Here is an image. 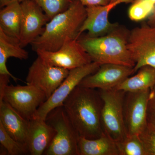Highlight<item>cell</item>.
I'll return each instance as SVG.
<instances>
[{
	"instance_id": "obj_5",
	"label": "cell",
	"mask_w": 155,
	"mask_h": 155,
	"mask_svg": "<svg viewBox=\"0 0 155 155\" xmlns=\"http://www.w3.org/2000/svg\"><path fill=\"white\" fill-rule=\"evenodd\" d=\"M98 90L104 102L102 123L104 132L116 142L122 141L127 135L124 115L126 92L115 88Z\"/></svg>"
},
{
	"instance_id": "obj_3",
	"label": "cell",
	"mask_w": 155,
	"mask_h": 155,
	"mask_svg": "<svg viewBox=\"0 0 155 155\" xmlns=\"http://www.w3.org/2000/svg\"><path fill=\"white\" fill-rule=\"evenodd\" d=\"M86 16V7L78 0H74L68 10L47 22L41 35L31 44L32 50L55 51L66 42L77 39Z\"/></svg>"
},
{
	"instance_id": "obj_29",
	"label": "cell",
	"mask_w": 155,
	"mask_h": 155,
	"mask_svg": "<svg viewBox=\"0 0 155 155\" xmlns=\"http://www.w3.org/2000/svg\"><path fill=\"white\" fill-rule=\"evenodd\" d=\"M25 1V0H0V7L1 8H3L14 1H18L19 2L21 3Z\"/></svg>"
},
{
	"instance_id": "obj_12",
	"label": "cell",
	"mask_w": 155,
	"mask_h": 155,
	"mask_svg": "<svg viewBox=\"0 0 155 155\" xmlns=\"http://www.w3.org/2000/svg\"><path fill=\"white\" fill-rule=\"evenodd\" d=\"M134 73L133 67L119 64H102L94 73L84 78L78 85L103 90L111 89Z\"/></svg>"
},
{
	"instance_id": "obj_21",
	"label": "cell",
	"mask_w": 155,
	"mask_h": 155,
	"mask_svg": "<svg viewBox=\"0 0 155 155\" xmlns=\"http://www.w3.org/2000/svg\"><path fill=\"white\" fill-rule=\"evenodd\" d=\"M116 143L119 155H147L138 135H127Z\"/></svg>"
},
{
	"instance_id": "obj_4",
	"label": "cell",
	"mask_w": 155,
	"mask_h": 155,
	"mask_svg": "<svg viewBox=\"0 0 155 155\" xmlns=\"http://www.w3.org/2000/svg\"><path fill=\"white\" fill-rule=\"evenodd\" d=\"M46 122L56 131L46 155H79V136L73 127L63 106L53 109L48 114Z\"/></svg>"
},
{
	"instance_id": "obj_13",
	"label": "cell",
	"mask_w": 155,
	"mask_h": 155,
	"mask_svg": "<svg viewBox=\"0 0 155 155\" xmlns=\"http://www.w3.org/2000/svg\"><path fill=\"white\" fill-rule=\"evenodd\" d=\"M21 5L22 18L19 41L24 48L41 35L50 20L41 8L31 0H25Z\"/></svg>"
},
{
	"instance_id": "obj_1",
	"label": "cell",
	"mask_w": 155,
	"mask_h": 155,
	"mask_svg": "<svg viewBox=\"0 0 155 155\" xmlns=\"http://www.w3.org/2000/svg\"><path fill=\"white\" fill-rule=\"evenodd\" d=\"M103 104L99 90L78 85L63 106L78 136L94 139L104 132L102 123Z\"/></svg>"
},
{
	"instance_id": "obj_7",
	"label": "cell",
	"mask_w": 155,
	"mask_h": 155,
	"mask_svg": "<svg viewBox=\"0 0 155 155\" xmlns=\"http://www.w3.org/2000/svg\"><path fill=\"white\" fill-rule=\"evenodd\" d=\"M101 64L92 62L82 67L69 70L64 81L38 109L34 118L45 120L49 113L53 109L63 106L64 101L84 78L94 73Z\"/></svg>"
},
{
	"instance_id": "obj_25",
	"label": "cell",
	"mask_w": 155,
	"mask_h": 155,
	"mask_svg": "<svg viewBox=\"0 0 155 155\" xmlns=\"http://www.w3.org/2000/svg\"><path fill=\"white\" fill-rule=\"evenodd\" d=\"M147 155H155V127L148 121L147 124L138 135Z\"/></svg>"
},
{
	"instance_id": "obj_28",
	"label": "cell",
	"mask_w": 155,
	"mask_h": 155,
	"mask_svg": "<svg viewBox=\"0 0 155 155\" xmlns=\"http://www.w3.org/2000/svg\"><path fill=\"white\" fill-rule=\"evenodd\" d=\"M147 23L151 26H155V5L152 13L147 18Z\"/></svg>"
},
{
	"instance_id": "obj_11",
	"label": "cell",
	"mask_w": 155,
	"mask_h": 155,
	"mask_svg": "<svg viewBox=\"0 0 155 155\" xmlns=\"http://www.w3.org/2000/svg\"><path fill=\"white\" fill-rule=\"evenodd\" d=\"M150 91L149 89L126 92L124 115L127 135H139L147 124Z\"/></svg>"
},
{
	"instance_id": "obj_9",
	"label": "cell",
	"mask_w": 155,
	"mask_h": 155,
	"mask_svg": "<svg viewBox=\"0 0 155 155\" xmlns=\"http://www.w3.org/2000/svg\"><path fill=\"white\" fill-rule=\"evenodd\" d=\"M35 52L38 56L46 64L69 70L92 62L88 54L77 39L66 42L59 50L55 51L38 50Z\"/></svg>"
},
{
	"instance_id": "obj_14",
	"label": "cell",
	"mask_w": 155,
	"mask_h": 155,
	"mask_svg": "<svg viewBox=\"0 0 155 155\" xmlns=\"http://www.w3.org/2000/svg\"><path fill=\"white\" fill-rule=\"evenodd\" d=\"M134 0H118L106 6H92L86 7V19L81 27L78 37L87 31L91 37H98L107 34L119 25L111 23L108 19L109 13L114 7L121 3L133 2Z\"/></svg>"
},
{
	"instance_id": "obj_17",
	"label": "cell",
	"mask_w": 155,
	"mask_h": 155,
	"mask_svg": "<svg viewBox=\"0 0 155 155\" xmlns=\"http://www.w3.org/2000/svg\"><path fill=\"white\" fill-rule=\"evenodd\" d=\"M28 55V52L21 46L19 41L8 36L0 29V75H10L17 82L19 79L9 72L6 65L7 61L10 58L27 60Z\"/></svg>"
},
{
	"instance_id": "obj_18",
	"label": "cell",
	"mask_w": 155,
	"mask_h": 155,
	"mask_svg": "<svg viewBox=\"0 0 155 155\" xmlns=\"http://www.w3.org/2000/svg\"><path fill=\"white\" fill-rule=\"evenodd\" d=\"M22 18L21 3L18 1L10 3L0 10V29L19 41Z\"/></svg>"
},
{
	"instance_id": "obj_8",
	"label": "cell",
	"mask_w": 155,
	"mask_h": 155,
	"mask_svg": "<svg viewBox=\"0 0 155 155\" xmlns=\"http://www.w3.org/2000/svg\"><path fill=\"white\" fill-rule=\"evenodd\" d=\"M127 48L135 63V73L143 66L155 67V26L144 23L130 31Z\"/></svg>"
},
{
	"instance_id": "obj_30",
	"label": "cell",
	"mask_w": 155,
	"mask_h": 155,
	"mask_svg": "<svg viewBox=\"0 0 155 155\" xmlns=\"http://www.w3.org/2000/svg\"><path fill=\"white\" fill-rule=\"evenodd\" d=\"M148 121L154 125L155 127V113L148 112Z\"/></svg>"
},
{
	"instance_id": "obj_31",
	"label": "cell",
	"mask_w": 155,
	"mask_h": 155,
	"mask_svg": "<svg viewBox=\"0 0 155 155\" xmlns=\"http://www.w3.org/2000/svg\"><path fill=\"white\" fill-rule=\"evenodd\" d=\"M117 1H118V0H111L110 3L115 2H116Z\"/></svg>"
},
{
	"instance_id": "obj_27",
	"label": "cell",
	"mask_w": 155,
	"mask_h": 155,
	"mask_svg": "<svg viewBox=\"0 0 155 155\" xmlns=\"http://www.w3.org/2000/svg\"><path fill=\"white\" fill-rule=\"evenodd\" d=\"M148 112L155 113V84L150 90L149 97Z\"/></svg>"
},
{
	"instance_id": "obj_20",
	"label": "cell",
	"mask_w": 155,
	"mask_h": 155,
	"mask_svg": "<svg viewBox=\"0 0 155 155\" xmlns=\"http://www.w3.org/2000/svg\"><path fill=\"white\" fill-rule=\"evenodd\" d=\"M136 72L135 75L127 78L115 88L127 92L142 91L152 88L155 84V67L143 66Z\"/></svg>"
},
{
	"instance_id": "obj_24",
	"label": "cell",
	"mask_w": 155,
	"mask_h": 155,
	"mask_svg": "<svg viewBox=\"0 0 155 155\" xmlns=\"http://www.w3.org/2000/svg\"><path fill=\"white\" fill-rule=\"evenodd\" d=\"M0 143L10 155H22L29 154L25 144L17 141L11 136L0 123Z\"/></svg>"
},
{
	"instance_id": "obj_22",
	"label": "cell",
	"mask_w": 155,
	"mask_h": 155,
	"mask_svg": "<svg viewBox=\"0 0 155 155\" xmlns=\"http://www.w3.org/2000/svg\"><path fill=\"white\" fill-rule=\"evenodd\" d=\"M155 0H134L128 9L129 19L135 22L147 19L152 12Z\"/></svg>"
},
{
	"instance_id": "obj_6",
	"label": "cell",
	"mask_w": 155,
	"mask_h": 155,
	"mask_svg": "<svg viewBox=\"0 0 155 155\" xmlns=\"http://www.w3.org/2000/svg\"><path fill=\"white\" fill-rule=\"evenodd\" d=\"M47 100L41 90L30 84H8L0 94V102L4 101L8 103L28 121L34 119L38 108Z\"/></svg>"
},
{
	"instance_id": "obj_23",
	"label": "cell",
	"mask_w": 155,
	"mask_h": 155,
	"mask_svg": "<svg viewBox=\"0 0 155 155\" xmlns=\"http://www.w3.org/2000/svg\"><path fill=\"white\" fill-rule=\"evenodd\" d=\"M41 8L49 20L67 11L74 0H31Z\"/></svg>"
},
{
	"instance_id": "obj_16",
	"label": "cell",
	"mask_w": 155,
	"mask_h": 155,
	"mask_svg": "<svg viewBox=\"0 0 155 155\" xmlns=\"http://www.w3.org/2000/svg\"><path fill=\"white\" fill-rule=\"evenodd\" d=\"M28 121L8 103L0 102V123L14 139L26 146Z\"/></svg>"
},
{
	"instance_id": "obj_10",
	"label": "cell",
	"mask_w": 155,
	"mask_h": 155,
	"mask_svg": "<svg viewBox=\"0 0 155 155\" xmlns=\"http://www.w3.org/2000/svg\"><path fill=\"white\" fill-rule=\"evenodd\" d=\"M69 70L49 65L38 56L28 69L26 84L37 87L47 99L64 81Z\"/></svg>"
},
{
	"instance_id": "obj_19",
	"label": "cell",
	"mask_w": 155,
	"mask_h": 155,
	"mask_svg": "<svg viewBox=\"0 0 155 155\" xmlns=\"http://www.w3.org/2000/svg\"><path fill=\"white\" fill-rule=\"evenodd\" d=\"M79 155H119L116 142L105 132L98 138L79 137Z\"/></svg>"
},
{
	"instance_id": "obj_26",
	"label": "cell",
	"mask_w": 155,
	"mask_h": 155,
	"mask_svg": "<svg viewBox=\"0 0 155 155\" xmlns=\"http://www.w3.org/2000/svg\"><path fill=\"white\" fill-rule=\"evenodd\" d=\"M85 7L92 6H106L111 2V0H78Z\"/></svg>"
},
{
	"instance_id": "obj_15",
	"label": "cell",
	"mask_w": 155,
	"mask_h": 155,
	"mask_svg": "<svg viewBox=\"0 0 155 155\" xmlns=\"http://www.w3.org/2000/svg\"><path fill=\"white\" fill-rule=\"evenodd\" d=\"M55 134V130L45 120L38 118L29 120L26 141L29 154H44Z\"/></svg>"
},
{
	"instance_id": "obj_2",
	"label": "cell",
	"mask_w": 155,
	"mask_h": 155,
	"mask_svg": "<svg viewBox=\"0 0 155 155\" xmlns=\"http://www.w3.org/2000/svg\"><path fill=\"white\" fill-rule=\"evenodd\" d=\"M130 32L125 26L119 25L104 36L91 37L83 33L77 40L92 62L134 68L135 63L127 48Z\"/></svg>"
}]
</instances>
